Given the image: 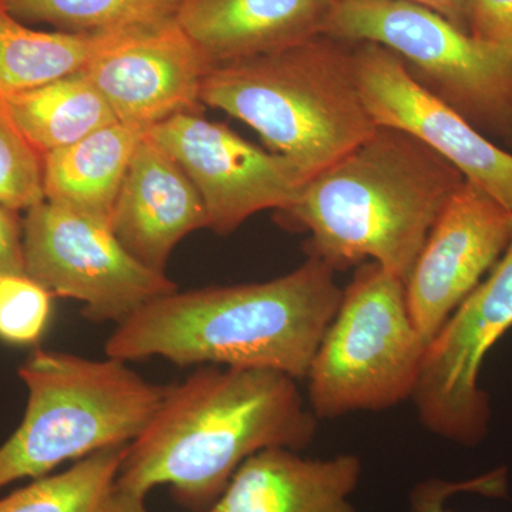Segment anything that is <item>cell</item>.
<instances>
[{
    "mask_svg": "<svg viewBox=\"0 0 512 512\" xmlns=\"http://www.w3.org/2000/svg\"><path fill=\"white\" fill-rule=\"evenodd\" d=\"M128 446L104 448L53 476L36 478L0 498V512H101Z\"/></svg>",
    "mask_w": 512,
    "mask_h": 512,
    "instance_id": "cell-20",
    "label": "cell"
},
{
    "mask_svg": "<svg viewBox=\"0 0 512 512\" xmlns=\"http://www.w3.org/2000/svg\"><path fill=\"white\" fill-rule=\"evenodd\" d=\"M0 101L42 156L117 123L109 103L84 70L28 92L0 96Z\"/></svg>",
    "mask_w": 512,
    "mask_h": 512,
    "instance_id": "cell-19",
    "label": "cell"
},
{
    "mask_svg": "<svg viewBox=\"0 0 512 512\" xmlns=\"http://www.w3.org/2000/svg\"><path fill=\"white\" fill-rule=\"evenodd\" d=\"M461 494H474L485 498L507 497V468H494L467 480L450 481L434 477L419 481L410 491L409 511L453 512L448 508V501Z\"/></svg>",
    "mask_w": 512,
    "mask_h": 512,
    "instance_id": "cell-24",
    "label": "cell"
},
{
    "mask_svg": "<svg viewBox=\"0 0 512 512\" xmlns=\"http://www.w3.org/2000/svg\"><path fill=\"white\" fill-rule=\"evenodd\" d=\"M512 328V220L504 254L430 340L413 394L421 424L473 447L488 433L490 397L481 389L485 357Z\"/></svg>",
    "mask_w": 512,
    "mask_h": 512,
    "instance_id": "cell-9",
    "label": "cell"
},
{
    "mask_svg": "<svg viewBox=\"0 0 512 512\" xmlns=\"http://www.w3.org/2000/svg\"><path fill=\"white\" fill-rule=\"evenodd\" d=\"M43 201V156L23 137L0 101V205L20 212Z\"/></svg>",
    "mask_w": 512,
    "mask_h": 512,
    "instance_id": "cell-22",
    "label": "cell"
},
{
    "mask_svg": "<svg viewBox=\"0 0 512 512\" xmlns=\"http://www.w3.org/2000/svg\"><path fill=\"white\" fill-rule=\"evenodd\" d=\"M19 377L28 406L18 430L0 447V490L23 478L49 476L66 461L133 443L167 392L123 360L57 350H33Z\"/></svg>",
    "mask_w": 512,
    "mask_h": 512,
    "instance_id": "cell-5",
    "label": "cell"
},
{
    "mask_svg": "<svg viewBox=\"0 0 512 512\" xmlns=\"http://www.w3.org/2000/svg\"><path fill=\"white\" fill-rule=\"evenodd\" d=\"M130 30L37 32L26 28L0 2V96L28 92L83 72L94 57Z\"/></svg>",
    "mask_w": 512,
    "mask_h": 512,
    "instance_id": "cell-18",
    "label": "cell"
},
{
    "mask_svg": "<svg viewBox=\"0 0 512 512\" xmlns=\"http://www.w3.org/2000/svg\"><path fill=\"white\" fill-rule=\"evenodd\" d=\"M360 477L355 454L305 458L266 448L239 466L207 512H360L350 501Z\"/></svg>",
    "mask_w": 512,
    "mask_h": 512,
    "instance_id": "cell-15",
    "label": "cell"
},
{
    "mask_svg": "<svg viewBox=\"0 0 512 512\" xmlns=\"http://www.w3.org/2000/svg\"><path fill=\"white\" fill-rule=\"evenodd\" d=\"M468 32L512 57V0H468Z\"/></svg>",
    "mask_w": 512,
    "mask_h": 512,
    "instance_id": "cell-25",
    "label": "cell"
},
{
    "mask_svg": "<svg viewBox=\"0 0 512 512\" xmlns=\"http://www.w3.org/2000/svg\"><path fill=\"white\" fill-rule=\"evenodd\" d=\"M25 274L23 220L19 211L0 205V278Z\"/></svg>",
    "mask_w": 512,
    "mask_h": 512,
    "instance_id": "cell-26",
    "label": "cell"
},
{
    "mask_svg": "<svg viewBox=\"0 0 512 512\" xmlns=\"http://www.w3.org/2000/svg\"><path fill=\"white\" fill-rule=\"evenodd\" d=\"M201 101L254 128L306 183L377 128L357 87L353 52L319 36L212 66Z\"/></svg>",
    "mask_w": 512,
    "mask_h": 512,
    "instance_id": "cell-4",
    "label": "cell"
},
{
    "mask_svg": "<svg viewBox=\"0 0 512 512\" xmlns=\"http://www.w3.org/2000/svg\"><path fill=\"white\" fill-rule=\"evenodd\" d=\"M332 0H183L175 20L212 66L322 35Z\"/></svg>",
    "mask_w": 512,
    "mask_h": 512,
    "instance_id": "cell-16",
    "label": "cell"
},
{
    "mask_svg": "<svg viewBox=\"0 0 512 512\" xmlns=\"http://www.w3.org/2000/svg\"><path fill=\"white\" fill-rule=\"evenodd\" d=\"M353 52L357 87L376 126L416 137L512 212V154L421 86L399 56L375 43Z\"/></svg>",
    "mask_w": 512,
    "mask_h": 512,
    "instance_id": "cell-11",
    "label": "cell"
},
{
    "mask_svg": "<svg viewBox=\"0 0 512 512\" xmlns=\"http://www.w3.org/2000/svg\"><path fill=\"white\" fill-rule=\"evenodd\" d=\"M147 136L190 177L204 201L208 229L221 237L258 212L288 210L306 184L284 156L256 147L198 111L175 114Z\"/></svg>",
    "mask_w": 512,
    "mask_h": 512,
    "instance_id": "cell-10",
    "label": "cell"
},
{
    "mask_svg": "<svg viewBox=\"0 0 512 512\" xmlns=\"http://www.w3.org/2000/svg\"><path fill=\"white\" fill-rule=\"evenodd\" d=\"M147 130L117 123L43 156L45 201L109 225L138 144Z\"/></svg>",
    "mask_w": 512,
    "mask_h": 512,
    "instance_id": "cell-17",
    "label": "cell"
},
{
    "mask_svg": "<svg viewBox=\"0 0 512 512\" xmlns=\"http://www.w3.org/2000/svg\"><path fill=\"white\" fill-rule=\"evenodd\" d=\"M212 64L171 19L131 29L94 57L84 73L120 123L150 130L175 114L200 110Z\"/></svg>",
    "mask_w": 512,
    "mask_h": 512,
    "instance_id": "cell-13",
    "label": "cell"
},
{
    "mask_svg": "<svg viewBox=\"0 0 512 512\" xmlns=\"http://www.w3.org/2000/svg\"><path fill=\"white\" fill-rule=\"evenodd\" d=\"M343 289L319 259L258 284L175 291L116 325L107 357H161L180 367L265 369L306 379Z\"/></svg>",
    "mask_w": 512,
    "mask_h": 512,
    "instance_id": "cell-2",
    "label": "cell"
},
{
    "mask_svg": "<svg viewBox=\"0 0 512 512\" xmlns=\"http://www.w3.org/2000/svg\"><path fill=\"white\" fill-rule=\"evenodd\" d=\"M404 2L416 3L434 10L457 28L468 32V0H404Z\"/></svg>",
    "mask_w": 512,
    "mask_h": 512,
    "instance_id": "cell-27",
    "label": "cell"
},
{
    "mask_svg": "<svg viewBox=\"0 0 512 512\" xmlns=\"http://www.w3.org/2000/svg\"><path fill=\"white\" fill-rule=\"evenodd\" d=\"M427 346L403 279L376 262L357 266L306 375L309 409L318 420L338 419L412 399Z\"/></svg>",
    "mask_w": 512,
    "mask_h": 512,
    "instance_id": "cell-6",
    "label": "cell"
},
{
    "mask_svg": "<svg viewBox=\"0 0 512 512\" xmlns=\"http://www.w3.org/2000/svg\"><path fill=\"white\" fill-rule=\"evenodd\" d=\"M25 274L60 298L83 303L84 319L121 322L178 291L124 249L109 225L43 201L23 218Z\"/></svg>",
    "mask_w": 512,
    "mask_h": 512,
    "instance_id": "cell-8",
    "label": "cell"
},
{
    "mask_svg": "<svg viewBox=\"0 0 512 512\" xmlns=\"http://www.w3.org/2000/svg\"><path fill=\"white\" fill-rule=\"evenodd\" d=\"M318 421L285 373L198 366L167 386L156 416L128 446L116 487L147 497L168 485L178 504L207 512L245 460L266 448L305 450Z\"/></svg>",
    "mask_w": 512,
    "mask_h": 512,
    "instance_id": "cell-1",
    "label": "cell"
},
{
    "mask_svg": "<svg viewBox=\"0 0 512 512\" xmlns=\"http://www.w3.org/2000/svg\"><path fill=\"white\" fill-rule=\"evenodd\" d=\"M52 296L28 275L0 278V340L13 346L39 342L52 313Z\"/></svg>",
    "mask_w": 512,
    "mask_h": 512,
    "instance_id": "cell-23",
    "label": "cell"
},
{
    "mask_svg": "<svg viewBox=\"0 0 512 512\" xmlns=\"http://www.w3.org/2000/svg\"><path fill=\"white\" fill-rule=\"evenodd\" d=\"M19 20L45 22L64 32L143 28L175 19L183 0H0Z\"/></svg>",
    "mask_w": 512,
    "mask_h": 512,
    "instance_id": "cell-21",
    "label": "cell"
},
{
    "mask_svg": "<svg viewBox=\"0 0 512 512\" xmlns=\"http://www.w3.org/2000/svg\"><path fill=\"white\" fill-rule=\"evenodd\" d=\"M511 220V211L467 180L447 202L406 279L410 318L427 342L504 254Z\"/></svg>",
    "mask_w": 512,
    "mask_h": 512,
    "instance_id": "cell-12",
    "label": "cell"
},
{
    "mask_svg": "<svg viewBox=\"0 0 512 512\" xmlns=\"http://www.w3.org/2000/svg\"><path fill=\"white\" fill-rule=\"evenodd\" d=\"M322 35L375 43L481 133L512 144V57L404 0H332Z\"/></svg>",
    "mask_w": 512,
    "mask_h": 512,
    "instance_id": "cell-7",
    "label": "cell"
},
{
    "mask_svg": "<svg viewBox=\"0 0 512 512\" xmlns=\"http://www.w3.org/2000/svg\"><path fill=\"white\" fill-rule=\"evenodd\" d=\"M110 228L127 252L161 274L187 235L208 228L200 192L181 165L147 134L128 165Z\"/></svg>",
    "mask_w": 512,
    "mask_h": 512,
    "instance_id": "cell-14",
    "label": "cell"
},
{
    "mask_svg": "<svg viewBox=\"0 0 512 512\" xmlns=\"http://www.w3.org/2000/svg\"><path fill=\"white\" fill-rule=\"evenodd\" d=\"M146 498L143 495L120 490L114 485L101 512H150L146 507Z\"/></svg>",
    "mask_w": 512,
    "mask_h": 512,
    "instance_id": "cell-28",
    "label": "cell"
},
{
    "mask_svg": "<svg viewBox=\"0 0 512 512\" xmlns=\"http://www.w3.org/2000/svg\"><path fill=\"white\" fill-rule=\"evenodd\" d=\"M466 178L416 137L377 126L355 150L303 185L279 212L309 232L308 256L333 271L376 262L406 284L424 242Z\"/></svg>",
    "mask_w": 512,
    "mask_h": 512,
    "instance_id": "cell-3",
    "label": "cell"
}]
</instances>
